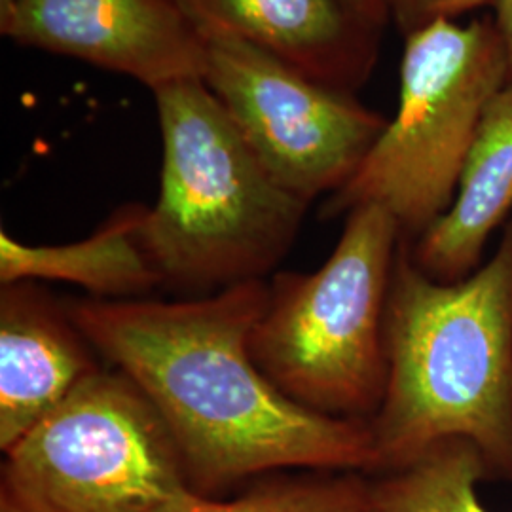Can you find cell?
Segmentation results:
<instances>
[{
  "mask_svg": "<svg viewBox=\"0 0 512 512\" xmlns=\"http://www.w3.org/2000/svg\"><path fill=\"white\" fill-rule=\"evenodd\" d=\"M266 279L192 300L65 304L93 349L162 416L194 494L220 499L281 471L378 473L368 421L330 418L291 401L258 368L251 334Z\"/></svg>",
  "mask_w": 512,
  "mask_h": 512,
  "instance_id": "cell-1",
  "label": "cell"
},
{
  "mask_svg": "<svg viewBox=\"0 0 512 512\" xmlns=\"http://www.w3.org/2000/svg\"><path fill=\"white\" fill-rule=\"evenodd\" d=\"M384 342L387 387L368 421L376 475L440 440L463 439L478 450L488 482L512 484V213L494 256L456 283L423 274L403 238Z\"/></svg>",
  "mask_w": 512,
  "mask_h": 512,
  "instance_id": "cell-2",
  "label": "cell"
},
{
  "mask_svg": "<svg viewBox=\"0 0 512 512\" xmlns=\"http://www.w3.org/2000/svg\"><path fill=\"white\" fill-rule=\"evenodd\" d=\"M162 179L143 238L164 285L219 293L266 279L310 209L258 160L203 80L154 92Z\"/></svg>",
  "mask_w": 512,
  "mask_h": 512,
  "instance_id": "cell-3",
  "label": "cell"
},
{
  "mask_svg": "<svg viewBox=\"0 0 512 512\" xmlns=\"http://www.w3.org/2000/svg\"><path fill=\"white\" fill-rule=\"evenodd\" d=\"M401 241V226L384 207H355L319 270L268 281L270 298L249 346L291 401L342 420L370 421L380 410L385 304Z\"/></svg>",
  "mask_w": 512,
  "mask_h": 512,
  "instance_id": "cell-4",
  "label": "cell"
},
{
  "mask_svg": "<svg viewBox=\"0 0 512 512\" xmlns=\"http://www.w3.org/2000/svg\"><path fill=\"white\" fill-rule=\"evenodd\" d=\"M511 82L494 16L437 21L404 37L397 112L351 181L325 200L321 217L380 205L404 239L420 238L452 207L480 120Z\"/></svg>",
  "mask_w": 512,
  "mask_h": 512,
  "instance_id": "cell-5",
  "label": "cell"
},
{
  "mask_svg": "<svg viewBox=\"0 0 512 512\" xmlns=\"http://www.w3.org/2000/svg\"><path fill=\"white\" fill-rule=\"evenodd\" d=\"M186 492L167 425L120 370L86 378L0 467V512H156Z\"/></svg>",
  "mask_w": 512,
  "mask_h": 512,
  "instance_id": "cell-6",
  "label": "cell"
},
{
  "mask_svg": "<svg viewBox=\"0 0 512 512\" xmlns=\"http://www.w3.org/2000/svg\"><path fill=\"white\" fill-rule=\"evenodd\" d=\"M205 40L203 82L275 181L310 205L344 188L387 128L384 114L249 42Z\"/></svg>",
  "mask_w": 512,
  "mask_h": 512,
  "instance_id": "cell-7",
  "label": "cell"
},
{
  "mask_svg": "<svg viewBox=\"0 0 512 512\" xmlns=\"http://www.w3.org/2000/svg\"><path fill=\"white\" fill-rule=\"evenodd\" d=\"M2 37L124 74L154 93L203 80L207 40L179 0H19Z\"/></svg>",
  "mask_w": 512,
  "mask_h": 512,
  "instance_id": "cell-8",
  "label": "cell"
},
{
  "mask_svg": "<svg viewBox=\"0 0 512 512\" xmlns=\"http://www.w3.org/2000/svg\"><path fill=\"white\" fill-rule=\"evenodd\" d=\"M203 38L234 37L313 80L355 93L380 59L384 31L346 0H179Z\"/></svg>",
  "mask_w": 512,
  "mask_h": 512,
  "instance_id": "cell-9",
  "label": "cell"
},
{
  "mask_svg": "<svg viewBox=\"0 0 512 512\" xmlns=\"http://www.w3.org/2000/svg\"><path fill=\"white\" fill-rule=\"evenodd\" d=\"M65 306L33 281L0 293V450L6 452L101 370Z\"/></svg>",
  "mask_w": 512,
  "mask_h": 512,
  "instance_id": "cell-10",
  "label": "cell"
},
{
  "mask_svg": "<svg viewBox=\"0 0 512 512\" xmlns=\"http://www.w3.org/2000/svg\"><path fill=\"white\" fill-rule=\"evenodd\" d=\"M511 213L512 82L480 120L452 207L420 238L408 239L412 260L435 281H461L480 268L488 239Z\"/></svg>",
  "mask_w": 512,
  "mask_h": 512,
  "instance_id": "cell-11",
  "label": "cell"
},
{
  "mask_svg": "<svg viewBox=\"0 0 512 512\" xmlns=\"http://www.w3.org/2000/svg\"><path fill=\"white\" fill-rule=\"evenodd\" d=\"M145 205L116 209L90 238L65 245H29L0 232V281H65L101 300H133L164 285L148 255Z\"/></svg>",
  "mask_w": 512,
  "mask_h": 512,
  "instance_id": "cell-12",
  "label": "cell"
},
{
  "mask_svg": "<svg viewBox=\"0 0 512 512\" xmlns=\"http://www.w3.org/2000/svg\"><path fill=\"white\" fill-rule=\"evenodd\" d=\"M376 512H492L478 495L488 473L475 446L440 440L399 469L370 476Z\"/></svg>",
  "mask_w": 512,
  "mask_h": 512,
  "instance_id": "cell-13",
  "label": "cell"
},
{
  "mask_svg": "<svg viewBox=\"0 0 512 512\" xmlns=\"http://www.w3.org/2000/svg\"><path fill=\"white\" fill-rule=\"evenodd\" d=\"M156 512H376L372 478L357 471L258 476L234 499L186 492Z\"/></svg>",
  "mask_w": 512,
  "mask_h": 512,
  "instance_id": "cell-14",
  "label": "cell"
},
{
  "mask_svg": "<svg viewBox=\"0 0 512 512\" xmlns=\"http://www.w3.org/2000/svg\"><path fill=\"white\" fill-rule=\"evenodd\" d=\"M389 19L403 37L421 31L437 21H454L494 0H385Z\"/></svg>",
  "mask_w": 512,
  "mask_h": 512,
  "instance_id": "cell-15",
  "label": "cell"
},
{
  "mask_svg": "<svg viewBox=\"0 0 512 512\" xmlns=\"http://www.w3.org/2000/svg\"><path fill=\"white\" fill-rule=\"evenodd\" d=\"M346 2L361 18H365L368 23H372L382 31H385L387 25L391 23L385 0H346Z\"/></svg>",
  "mask_w": 512,
  "mask_h": 512,
  "instance_id": "cell-16",
  "label": "cell"
},
{
  "mask_svg": "<svg viewBox=\"0 0 512 512\" xmlns=\"http://www.w3.org/2000/svg\"><path fill=\"white\" fill-rule=\"evenodd\" d=\"M492 4L495 8V23H497L501 35L505 38L512 78V0H494Z\"/></svg>",
  "mask_w": 512,
  "mask_h": 512,
  "instance_id": "cell-17",
  "label": "cell"
},
{
  "mask_svg": "<svg viewBox=\"0 0 512 512\" xmlns=\"http://www.w3.org/2000/svg\"><path fill=\"white\" fill-rule=\"evenodd\" d=\"M19 0H0V27L8 23V19L12 18Z\"/></svg>",
  "mask_w": 512,
  "mask_h": 512,
  "instance_id": "cell-18",
  "label": "cell"
}]
</instances>
